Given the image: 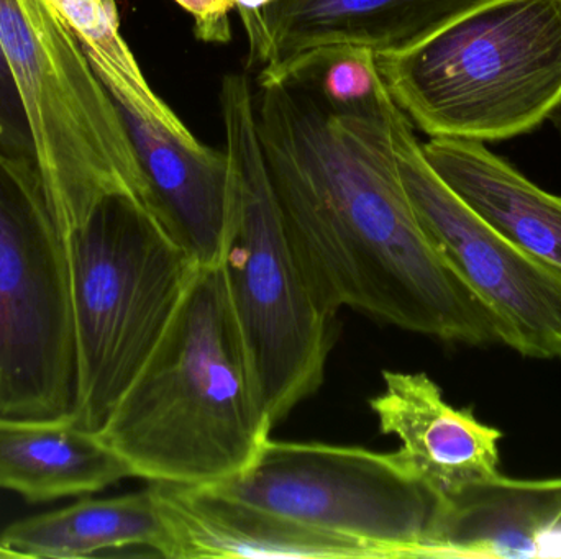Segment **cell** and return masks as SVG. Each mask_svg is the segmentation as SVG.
Here are the masks:
<instances>
[{
	"label": "cell",
	"mask_w": 561,
	"mask_h": 559,
	"mask_svg": "<svg viewBox=\"0 0 561 559\" xmlns=\"http://www.w3.org/2000/svg\"><path fill=\"white\" fill-rule=\"evenodd\" d=\"M335 117L293 82L260 84L256 128L284 229L322 307L424 337L503 345L500 327L422 230L391 117Z\"/></svg>",
	"instance_id": "1"
},
{
	"label": "cell",
	"mask_w": 561,
	"mask_h": 559,
	"mask_svg": "<svg viewBox=\"0 0 561 559\" xmlns=\"http://www.w3.org/2000/svg\"><path fill=\"white\" fill-rule=\"evenodd\" d=\"M273 427L222 266L199 268L99 435L134 478L216 486L256 462Z\"/></svg>",
	"instance_id": "2"
},
{
	"label": "cell",
	"mask_w": 561,
	"mask_h": 559,
	"mask_svg": "<svg viewBox=\"0 0 561 559\" xmlns=\"http://www.w3.org/2000/svg\"><path fill=\"white\" fill-rule=\"evenodd\" d=\"M53 220L75 325L71 419L99 433L160 343L199 268L127 190Z\"/></svg>",
	"instance_id": "3"
},
{
	"label": "cell",
	"mask_w": 561,
	"mask_h": 559,
	"mask_svg": "<svg viewBox=\"0 0 561 559\" xmlns=\"http://www.w3.org/2000/svg\"><path fill=\"white\" fill-rule=\"evenodd\" d=\"M220 110L229 160V222L220 266L276 426L322 384L335 315L313 294L284 229L247 75L224 78Z\"/></svg>",
	"instance_id": "4"
},
{
	"label": "cell",
	"mask_w": 561,
	"mask_h": 559,
	"mask_svg": "<svg viewBox=\"0 0 561 559\" xmlns=\"http://www.w3.org/2000/svg\"><path fill=\"white\" fill-rule=\"evenodd\" d=\"M376 61L392 101L428 137H517L561 98V0H483Z\"/></svg>",
	"instance_id": "5"
},
{
	"label": "cell",
	"mask_w": 561,
	"mask_h": 559,
	"mask_svg": "<svg viewBox=\"0 0 561 559\" xmlns=\"http://www.w3.org/2000/svg\"><path fill=\"white\" fill-rule=\"evenodd\" d=\"M0 49L51 216L118 190L145 202L147 183L121 112L53 7L0 0Z\"/></svg>",
	"instance_id": "6"
},
{
	"label": "cell",
	"mask_w": 561,
	"mask_h": 559,
	"mask_svg": "<svg viewBox=\"0 0 561 559\" xmlns=\"http://www.w3.org/2000/svg\"><path fill=\"white\" fill-rule=\"evenodd\" d=\"M76 394L65 256L35 161L0 150V417L61 420Z\"/></svg>",
	"instance_id": "7"
},
{
	"label": "cell",
	"mask_w": 561,
	"mask_h": 559,
	"mask_svg": "<svg viewBox=\"0 0 561 559\" xmlns=\"http://www.w3.org/2000/svg\"><path fill=\"white\" fill-rule=\"evenodd\" d=\"M299 524L422 558L438 501L396 453L270 439L242 475L210 486Z\"/></svg>",
	"instance_id": "8"
},
{
	"label": "cell",
	"mask_w": 561,
	"mask_h": 559,
	"mask_svg": "<svg viewBox=\"0 0 561 559\" xmlns=\"http://www.w3.org/2000/svg\"><path fill=\"white\" fill-rule=\"evenodd\" d=\"M391 137L422 230L493 315L504 347L533 360H561V271L501 235L442 180L399 107Z\"/></svg>",
	"instance_id": "9"
},
{
	"label": "cell",
	"mask_w": 561,
	"mask_h": 559,
	"mask_svg": "<svg viewBox=\"0 0 561 559\" xmlns=\"http://www.w3.org/2000/svg\"><path fill=\"white\" fill-rule=\"evenodd\" d=\"M114 102L144 171L148 209L197 268L219 265L229 222L226 151L201 143L171 107Z\"/></svg>",
	"instance_id": "10"
},
{
	"label": "cell",
	"mask_w": 561,
	"mask_h": 559,
	"mask_svg": "<svg viewBox=\"0 0 561 559\" xmlns=\"http://www.w3.org/2000/svg\"><path fill=\"white\" fill-rule=\"evenodd\" d=\"M483 0H273L249 36L259 84L279 82L304 56L350 45L376 56L421 45Z\"/></svg>",
	"instance_id": "11"
},
{
	"label": "cell",
	"mask_w": 561,
	"mask_h": 559,
	"mask_svg": "<svg viewBox=\"0 0 561 559\" xmlns=\"http://www.w3.org/2000/svg\"><path fill=\"white\" fill-rule=\"evenodd\" d=\"M382 393L369 400L385 435L401 442L399 458L438 505L497 485L503 432L457 409L425 373L385 371Z\"/></svg>",
	"instance_id": "12"
},
{
	"label": "cell",
	"mask_w": 561,
	"mask_h": 559,
	"mask_svg": "<svg viewBox=\"0 0 561 559\" xmlns=\"http://www.w3.org/2000/svg\"><path fill=\"white\" fill-rule=\"evenodd\" d=\"M150 486L170 534V559H389L371 545L299 524L210 486Z\"/></svg>",
	"instance_id": "13"
},
{
	"label": "cell",
	"mask_w": 561,
	"mask_h": 559,
	"mask_svg": "<svg viewBox=\"0 0 561 559\" xmlns=\"http://www.w3.org/2000/svg\"><path fill=\"white\" fill-rule=\"evenodd\" d=\"M422 153L445 184L514 245L561 271V196L480 141L431 138Z\"/></svg>",
	"instance_id": "14"
},
{
	"label": "cell",
	"mask_w": 561,
	"mask_h": 559,
	"mask_svg": "<svg viewBox=\"0 0 561 559\" xmlns=\"http://www.w3.org/2000/svg\"><path fill=\"white\" fill-rule=\"evenodd\" d=\"M127 478H134L127 462L71 417H0V489L39 504L95 494Z\"/></svg>",
	"instance_id": "15"
},
{
	"label": "cell",
	"mask_w": 561,
	"mask_h": 559,
	"mask_svg": "<svg viewBox=\"0 0 561 559\" xmlns=\"http://www.w3.org/2000/svg\"><path fill=\"white\" fill-rule=\"evenodd\" d=\"M561 519V479L467 492L437 508L422 558H537L543 528Z\"/></svg>",
	"instance_id": "16"
},
{
	"label": "cell",
	"mask_w": 561,
	"mask_h": 559,
	"mask_svg": "<svg viewBox=\"0 0 561 559\" xmlns=\"http://www.w3.org/2000/svg\"><path fill=\"white\" fill-rule=\"evenodd\" d=\"M0 544L16 558H91L145 550L168 558L170 534L153 488L20 519Z\"/></svg>",
	"instance_id": "17"
},
{
	"label": "cell",
	"mask_w": 561,
	"mask_h": 559,
	"mask_svg": "<svg viewBox=\"0 0 561 559\" xmlns=\"http://www.w3.org/2000/svg\"><path fill=\"white\" fill-rule=\"evenodd\" d=\"M279 82H293L335 117L381 115L392 105L376 55L362 46L317 49L294 62Z\"/></svg>",
	"instance_id": "18"
},
{
	"label": "cell",
	"mask_w": 561,
	"mask_h": 559,
	"mask_svg": "<svg viewBox=\"0 0 561 559\" xmlns=\"http://www.w3.org/2000/svg\"><path fill=\"white\" fill-rule=\"evenodd\" d=\"M84 49L111 95H130L150 107L163 105L121 32L115 0H46Z\"/></svg>",
	"instance_id": "19"
},
{
	"label": "cell",
	"mask_w": 561,
	"mask_h": 559,
	"mask_svg": "<svg viewBox=\"0 0 561 559\" xmlns=\"http://www.w3.org/2000/svg\"><path fill=\"white\" fill-rule=\"evenodd\" d=\"M194 19V33L201 42L229 43L232 39L230 10L232 0H174Z\"/></svg>",
	"instance_id": "20"
},
{
	"label": "cell",
	"mask_w": 561,
	"mask_h": 559,
	"mask_svg": "<svg viewBox=\"0 0 561 559\" xmlns=\"http://www.w3.org/2000/svg\"><path fill=\"white\" fill-rule=\"evenodd\" d=\"M273 0H232L233 7H237L242 16L243 25H245L247 35H252L259 25L260 16L265 12L266 7Z\"/></svg>",
	"instance_id": "21"
},
{
	"label": "cell",
	"mask_w": 561,
	"mask_h": 559,
	"mask_svg": "<svg viewBox=\"0 0 561 559\" xmlns=\"http://www.w3.org/2000/svg\"><path fill=\"white\" fill-rule=\"evenodd\" d=\"M547 120L552 121L553 127H556V130L559 131L561 138V98L559 102H557L556 107L552 108V112H550Z\"/></svg>",
	"instance_id": "22"
},
{
	"label": "cell",
	"mask_w": 561,
	"mask_h": 559,
	"mask_svg": "<svg viewBox=\"0 0 561 559\" xmlns=\"http://www.w3.org/2000/svg\"><path fill=\"white\" fill-rule=\"evenodd\" d=\"M0 558H16L15 555L12 554V551L7 550L5 547H3L2 544H0Z\"/></svg>",
	"instance_id": "23"
},
{
	"label": "cell",
	"mask_w": 561,
	"mask_h": 559,
	"mask_svg": "<svg viewBox=\"0 0 561 559\" xmlns=\"http://www.w3.org/2000/svg\"><path fill=\"white\" fill-rule=\"evenodd\" d=\"M0 150H5V143H3L2 135H0Z\"/></svg>",
	"instance_id": "24"
}]
</instances>
